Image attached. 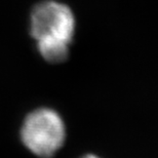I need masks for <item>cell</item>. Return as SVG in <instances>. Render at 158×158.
<instances>
[{
	"mask_svg": "<svg viewBox=\"0 0 158 158\" xmlns=\"http://www.w3.org/2000/svg\"><path fill=\"white\" fill-rule=\"evenodd\" d=\"M86 158H97V157H94V156H89V157H86Z\"/></svg>",
	"mask_w": 158,
	"mask_h": 158,
	"instance_id": "obj_3",
	"label": "cell"
},
{
	"mask_svg": "<svg viewBox=\"0 0 158 158\" xmlns=\"http://www.w3.org/2000/svg\"><path fill=\"white\" fill-rule=\"evenodd\" d=\"M65 125L60 115L50 109H38L28 115L22 127V141L39 157H50L65 141Z\"/></svg>",
	"mask_w": 158,
	"mask_h": 158,
	"instance_id": "obj_2",
	"label": "cell"
},
{
	"mask_svg": "<svg viewBox=\"0 0 158 158\" xmlns=\"http://www.w3.org/2000/svg\"><path fill=\"white\" fill-rule=\"evenodd\" d=\"M75 32V17L69 6L56 0H45L33 8L30 33L42 44L70 45Z\"/></svg>",
	"mask_w": 158,
	"mask_h": 158,
	"instance_id": "obj_1",
	"label": "cell"
}]
</instances>
